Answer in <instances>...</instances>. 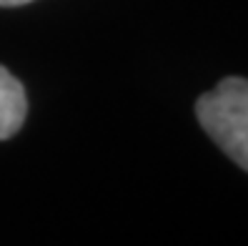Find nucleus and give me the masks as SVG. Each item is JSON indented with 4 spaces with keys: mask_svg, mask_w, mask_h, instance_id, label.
Segmentation results:
<instances>
[{
    "mask_svg": "<svg viewBox=\"0 0 248 246\" xmlns=\"http://www.w3.org/2000/svg\"><path fill=\"white\" fill-rule=\"evenodd\" d=\"M196 115L216 146L248 171V81L223 78L196 100Z\"/></svg>",
    "mask_w": 248,
    "mask_h": 246,
    "instance_id": "1",
    "label": "nucleus"
},
{
    "mask_svg": "<svg viewBox=\"0 0 248 246\" xmlns=\"http://www.w3.org/2000/svg\"><path fill=\"white\" fill-rule=\"evenodd\" d=\"M28 98L23 83L0 66V141L13 138L25 123Z\"/></svg>",
    "mask_w": 248,
    "mask_h": 246,
    "instance_id": "2",
    "label": "nucleus"
},
{
    "mask_svg": "<svg viewBox=\"0 0 248 246\" xmlns=\"http://www.w3.org/2000/svg\"><path fill=\"white\" fill-rule=\"evenodd\" d=\"M31 0H0V8H16V5H25Z\"/></svg>",
    "mask_w": 248,
    "mask_h": 246,
    "instance_id": "3",
    "label": "nucleus"
}]
</instances>
